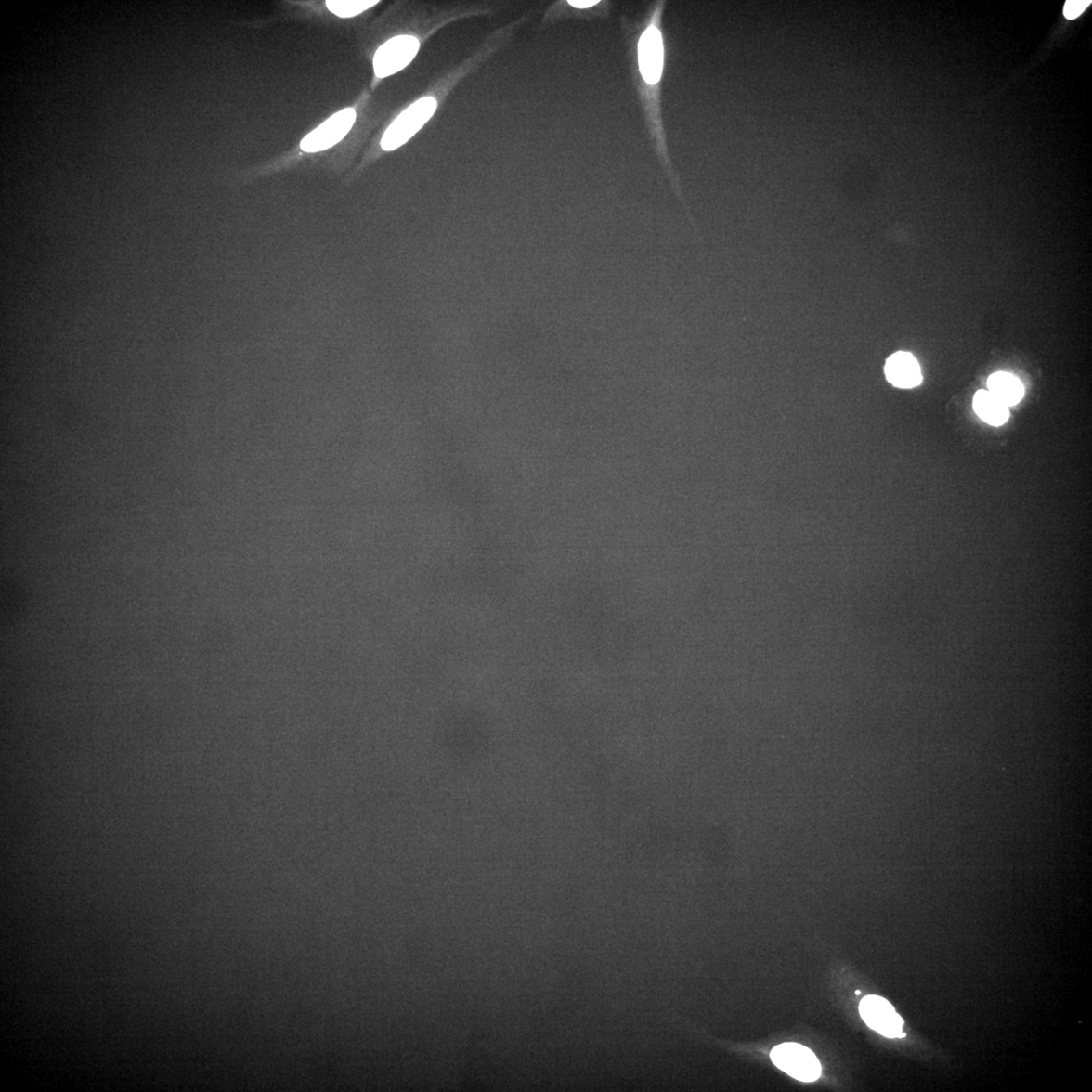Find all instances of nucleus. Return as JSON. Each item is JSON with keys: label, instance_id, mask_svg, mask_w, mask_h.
<instances>
[{"label": "nucleus", "instance_id": "f257e3e1", "mask_svg": "<svg viewBox=\"0 0 1092 1092\" xmlns=\"http://www.w3.org/2000/svg\"><path fill=\"white\" fill-rule=\"evenodd\" d=\"M436 98L426 97L414 102L397 117L385 131L381 142L385 151H393L406 144L435 115Z\"/></svg>", "mask_w": 1092, "mask_h": 1092}, {"label": "nucleus", "instance_id": "f03ea898", "mask_svg": "<svg viewBox=\"0 0 1092 1092\" xmlns=\"http://www.w3.org/2000/svg\"><path fill=\"white\" fill-rule=\"evenodd\" d=\"M771 1060L782 1072L800 1082L812 1083L822 1075L815 1054L798 1043H783L771 1051Z\"/></svg>", "mask_w": 1092, "mask_h": 1092}, {"label": "nucleus", "instance_id": "7ed1b4c3", "mask_svg": "<svg viewBox=\"0 0 1092 1092\" xmlns=\"http://www.w3.org/2000/svg\"><path fill=\"white\" fill-rule=\"evenodd\" d=\"M357 121L355 109L341 110L325 121L301 142V150L306 153L321 152L343 141Z\"/></svg>", "mask_w": 1092, "mask_h": 1092}, {"label": "nucleus", "instance_id": "20e7f679", "mask_svg": "<svg viewBox=\"0 0 1092 1092\" xmlns=\"http://www.w3.org/2000/svg\"><path fill=\"white\" fill-rule=\"evenodd\" d=\"M419 48V41L412 36H397L385 42L374 55L375 75L385 78L400 72L414 60Z\"/></svg>", "mask_w": 1092, "mask_h": 1092}, {"label": "nucleus", "instance_id": "39448f33", "mask_svg": "<svg viewBox=\"0 0 1092 1092\" xmlns=\"http://www.w3.org/2000/svg\"><path fill=\"white\" fill-rule=\"evenodd\" d=\"M859 1010L869 1028L886 1038H900L904 1021L889 1000L876 995L864 996Z\"/></svg>", "mask_w": 1092, "mask_h": 1092}, {"label": "nucleus", "instance_id": "423d86ee", "mask_svg": "<svg viewBox=\"0 0 1092 1092\" xmlns=\"http://www.w3.org/2000/svg\"><path fill=\"white\" fill-rule=\"evenodd\" d=\"M640 68L644 81L656 84L661 79L664 65V45L661 32L651 28L640 41Z\"/></svg>", "mask_w": 1092, "mask_h": 1092}, {"label": "nucleus", "instance_id": "0eeeda50", "mask_svg": "<svg viewBox=\"0 0 1092 1092\" xmlns=\"http://www.w3.org/2000/svg\"><path fill=\"white\" fill-rule=\"evenodd\" d=\"M887 380L897 388L913 389L923 381L917 360L908 352H897L885 364Z\"/></svg>", "mask_w": 1092, "mask_h": 1092}, {"label": "nucleus", "instance_id": "6e6552de", "mask_svg": "<svg viewBox=\"0 0 1092 1092\" xmlns=\"http://www.w3.org/2000/svg\"><path fill=\"white\" fill-rule=\"evenodd\" d=\"M987 386L988 392L1008 408L1019 404L1025 394L1020 381L1015 375L1008 372H996L991 375L987 381Z\"/></svg>", "mask_w": 1092, "mask_h": 1092}, {"label": "nucleus", "instance_id": "1a4fd4ad", "mask_svg": "<svg viewBox=\"0 0 1092 1092\" xmlns=\"http://www.w3.org/2000/svg\"><path fill=\"white\" fill-rule=\"evenodd\" d=\"M973 408L975 413L980 416L984 422L995 427L1004 425L1009 417L1008 407L999 402L988 391H978L973 399Z\"/></svg>", "mask_w": 1092, "mask_h": 1092}, {"label": "nucleus", "instance_id": "9d476101", "mask_svg": "<svg viewBox=\"0 0 1092 1092\" xmlns=\"http://www.w3.org/2000/svg\"><path fill=\"white\" fill-rule=\"evenodd\" d=\"M378 0H328L327 8L340 18H354L378 5Z\"/></svg>", "mask_w": 1092, "mask_h": 1092}, {"label": "nucleus", "instance_id": "9b49d317", "mask_svg": "<svg viewBox=\"0 0 1092 1092\" xmlns=\"http://www.w3.org/2000/svg\"><path fill=\"white\" fill-rule=\"evenodd\" d=\"M1090 4V0H1082V2L1080 0H1069L1064 6V16L1068 20H1074L1082 15Z\"/></svg>", "mask_w": 1092, "mask_h": 1092}, {"label": "nucleus", "instance_id": "f8f14e48", "mask_svg": "<svg viewBox=\"0 0 1092 1092\" xmlns=\"http://www.w3.org/2000/svg\"><path fill=\"white\" fill-rule=\"evenodd\" d=\"M571 6L578 8H588L598 4V0H570Z\"/></svg>", "mask_w": 1092, "mask_h": 1092}, {"label": "nucleus", "instance_id": "ddd939ff", "mask_svg": "<svg viewBox=\"0 0 1092 1092\" xmlns=\"http://www.w3.org/2000/svg\"><path fill=\"white\" fill-rule=\"evenodd\" d=\"M856 994H857V995H860V994H861V992H860V991H857V992H856Z\"/></svg>", "mask_w": 1092, "mask_h": 1092}]
</instances>
